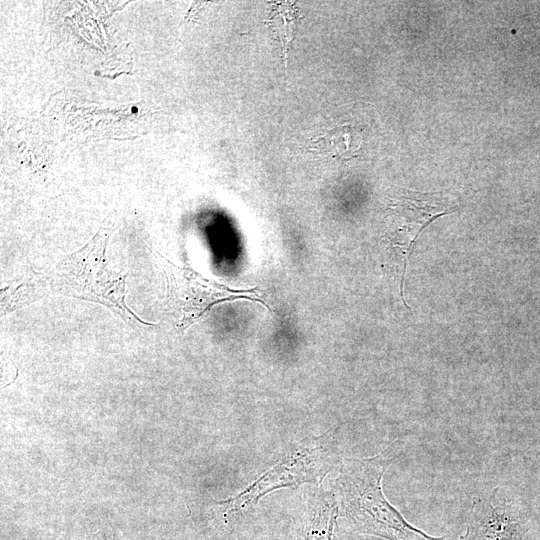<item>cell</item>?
Here are the masks:
<instances>
[{
	"mask_svg": "<svg viewBox=\"0 0 540 540\" xmlns=\"http://www.w3.org/2000/svg\"><path fill=\"white\" fill-rule=\"evenodd\" d=\"M401 449L402 442L395 441L376 456L342 460L334 495L339 514L362 534L387 540H446L409 524L382 491L385 470Z\"/></svg>",
	"mask_w": 540,
	"mask_h": 540,
	"instance_id": "1",
	"label": "cell"
},
{
	"mask_svg": "<svg viewBox=\"0 0 540 540\" xmlns=\"http://www.w3.org/2000/svg\"><path fill=\"white\" fill-rule=\"evenodd\" d=\"M108 239V233L99 231L82 248L63 257L47 274L49 288L61 295L103 304L130 325H151L126 305L127 274L109 268Z\"/></svg>",
	"mask_w": 540,
	"mask_h": 540,
	"instance_id": "2",
	"label": "cell"
},
{
	"mask_svg": "<svg viewBox=\"0 0 540 540\" xmlns=\"http://www.w3.org/2000/svg\"><path fill=\"white\" fill-rule=\"evenodd\" d=\"M327 439L328 434L318 438L315 443L300 444L241 493L215 501L221 506L222 521L227 526L236 523L261 497L274 490L321 481L331 469L335 457Z\"/></svg>",
	"mask_w": 540,
	"mask_h": 540,
	"instance_id": "3",
	"label": "cell"
},
{
	"mask_svg": "<svg viewBox=\"0 0 540 540\" xmlns=\"http://www.w3.org/2000/svg\"><path fill=\"white\" fill-rule=\"evenodd\" d=\"M157 255L167 281L166 308L180 328L191 326L214 305L224 301L245 298L267 307L265 302L253 296V289L233 290L191 269L178 267L159 253Z\"/></svg>",
	"mask_w": 540,
	"mask_h": 540,
	"instance_id": "4",
	"label": "cell"
},
{
	"mask_svg": "<svg viewBox=\"0 0 540 540\" xmlns=\"http://www.w3.org/2000/svg\"><path fill=\"white\" fill-rule=\"evenodd\" d=\"M454 210V204L440 194L413 192L403 195L391 206L388 239L401 265L404 279L407 262L415 240L433 220Z\"/></svg>",
	"mask_w": 540,
	"mask_h": 540,
	"instance_id": "5",
	"label": "cell"
},
{
	"mask_svg": "<svg viewBox=\"0 0 540 540\" xmlns=\"http://www.w3.org/2000/svg\"><path fill=\"white\" fill-rule=\"evenodd\" d=\"M526 524L518 509L499 490L474 502L462 540H522Z\"/></svg>",
	"mask_w": 540,
	"mask_h": 540,
	"instance_id": "6",
	"label": "cell"
},
{
	"mask_svg": "<svg viewBox=\"0 0 540 540\" xmlns=\"http://www.w3.org/2000/svg\"><path fill=\"white\" fill-rule=\"evenodd\" d=\"M360 134L350 125H343L311 139V151L343 159L356 156L361 141Z\"/></svg>",
	"mask_w": 540,
	"mask_h": 540,
	"instance_id": "7",
	"label": "cell"
},
{
	"mask_svg": "<svg viewBox=\"0 0 540 540\" xmlns=\"http://www.w3.org/2000/svg\"><path fill=\"white\" fill-rule=\"evenodd\" d=\"M339 510L334 498H321L312 506L301 540H334Z\"/></svg>",
	"mask_w": 540,
	"mask_h": 540,
	"instance_id": "8",
	"label": "cell"
},
{
	"mask_svg": "<svg viewBox=\"0 0 540 540\" xmlns=\"http://www.w3.org/2000/svg\"><path fill=\"white\" fill-rule=\"evenodd\" d=\"M300 18L301 14L296 5L289 2H278L273 5L270 14L265 20V23L273 31L282 47L284 59L287 58Z\"/></svg>",
	"mask_w": 540,
	"mask_h": 540,
	"instance_id": "9",
	"label": "cell"
},
{
	"mask_svg": "<svg viewBox=\"0 0 540 540\" xmlns=\"http://www.w3.org/2000/svg\"><path fill=\"white\" fill-rule=\"evenodd\" d=\"M20 276L4 289L2 305L7 308L28 304L29 301L41 298L49 288L47 274L33 273V275Z\"/></svg>",
	"mask_w": 540,
	"mask_h": 540,
	"instance_id": "10",
	"label": "cell"
},
{
	"mask_svg": "<svg viewBox=\"0 0 540 540\" xmlns=\"http://www.w3.org/2000/svg\"><path fill=\"white\" fill-rule=\"evenodd\" d=\"M98 540H111V539H109L105 535H99Z\"/></svg>",
	"mask_w": 540,
	"mask_h": 540,
	"instance_id": "11",
	"label": "cell"
},
{
	"mask_svg": "<svg viewBox=\"0 0 540 540\" xmlns=\"http://www.w3.org/2000/svg\"><path fill=\"white\" fill-rule=\"evenodd\" d=\"M131 111L136 112L137 111L136 107H133Z\"/></svg>",
	"mask_w": 540,
	"mask_h": 540,
	"instance_id": "12",
	"label": "cell"
}]
</instances>
